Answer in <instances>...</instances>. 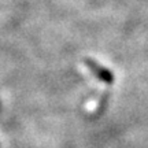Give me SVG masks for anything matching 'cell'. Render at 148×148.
Masks as SVG:
<instances>
[{
  "label": "cell",
  "instance_id": "obj_1",
  "mask_svg": "<svg viewBox=\"0 0 148 148\" xmlns=\"http://www.w3.org/2000/svg\"><path fill=\"white\" fill-rule=\"evenodd\" d=\"M84 63L86 64V67L90 70V73L95 74V75L100 79V81L106 82V84H112V82H114L115 77H114V74L111 73L107 67H104V66L99 64L96 60H93V59H90V58L84 59Z\"/></svg>",
  "mask_w": 148,
  "mask_h": 148
}]
</instances>
